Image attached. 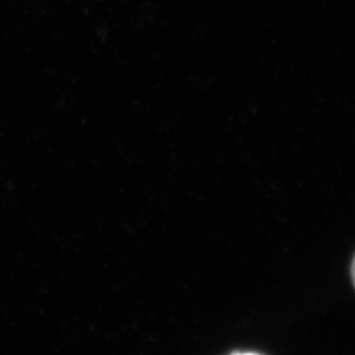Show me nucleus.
<instances>
[{
  "label": "nucleus",
  "instance_id": "nucleus-1",
  "mask_svg": "<svg viewBox=\"0 0 355 355\" xmlns=\"http://www.w3.org/2000/svg\"><path fill=\"white\" fill-rule=\"evenodd\" d=\"M234 355H258V354H252V353H246V354H234Z\"/></svg>",
  "mask_w": 355,
  "mask_h": 355
}]
</instances>
